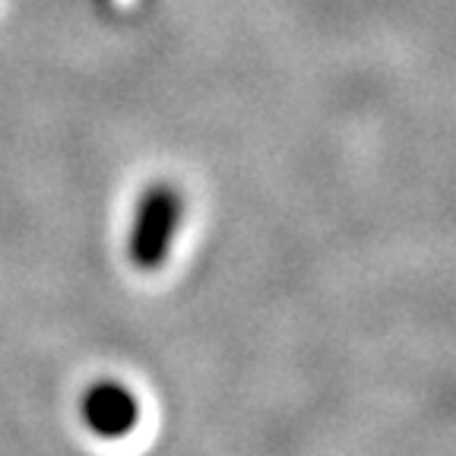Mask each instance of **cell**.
I'll list each match as a JSON object with an SVG mask.
<instances>
[{
	"label": "cell",
	"mask_w": 456,
	"mask_h": 456,
	"mask_svg": "<svg viewBox=\"0 0 456 456\" xmlns=\"http://www.w3.org/2000/svg\"><path fill=\"white\" fill-rule=\"evenodd\" d=\"M79 419L99 441H127L142 419V403L124 380L99 378L79 396Z\"/></svg>",
	"instance_id": "7a4b0ae2"
},
{
	"label": "cell",
	"mask_w": 456,
	"mask_h": 456,
	"mask_svg": "<svg viewBox=\"0 0 456 456\" xmlns=\"http://www.w3.org/2000/svg\"><path fill=\"white\" fill-rule=\"evenodd\" d=\"M184 191L171 181H152L140 191L134 203L127 228V260L134 270L156 273L168 264L171 248L178 241L181 225H184Z\"/></svg>",
	"instance_id": "6da1fadb"
}]
</instances>
